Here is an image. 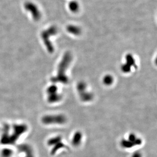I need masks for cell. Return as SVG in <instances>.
I'll list each match as a JSON object with an SVG mask.
<instances>
[{
    "label": "cell",
    "mask_w": 157,
    "mask_h": 157,
    "mask_svg": "<svg viewBox=\"0 0 157 157\" xmlns=\"http://www.w3.org/2000/svg\"><path fill=\"white\" fill-rule=\"evenodd\" d=\"M140 138L134 134H130L128 135L127 139H123L121 141V146L124 148H130L141 144Z\"/></svg>",
    "instance_id": "cell-1"
},
{
    "label": "cell",
    "mask_w": 157,
    "mask_h": 157,
    "mask_svg": "<svg viewBox=\"0 0 157 157\" xmlns=\"http://www.w3.org/2000/svg\"><path fill=\"white\" fill-rule=\"evenodd\" d=\"M67 121V118L64 114H56L47 117L45 122L47 124H64Z\"/></svg>",
    "instance_id": "cell-2"
},
{
    "label": "cell",
    "mask_w": 157,
    "mask_h": 157,
    "mask_svg": "<svg viewBox=\"0 0 157 157\" xmlns=\"http://www.w3.org/2000/svg\"><path fill=\"white\" fill-rule=\"evenodd\" d=\"M82 139V135L81 132H76L73 136L72 143L74 146H78L80 144Z\"/></svg>",
    "instance_id": "cell-3"
},
{
    "label": "cell",
    "mask_w": 157,
    "mask_h": 157,
    "mask_svg": "<svg viewBox=\"0 0 157 157\" xmlns=\"http://www.w3.org/2000/svg\"><path fill=\"white\" fill-rule=\"evenodd\" d=\"M104 83L106 85H110L112 83V79L110 77H105L104 79Z\"/></svg>",
    "instance_id": "cell-4"
},
{
    "label": "cell",
    "mask_w": 157,
    "mask_h": 157,
    "mask_svg": "<svg viewBox=\"0 0 157 157\" xmlns=\"http://www.w3.org/2000/svg\"><path fill=\"white\" fill-rule=\"evenodd\" d=\"M131 157H142V154L140 151H135L132 155Z\"/></svg>",
    "instance_id": "cell-5"
}]
</instances>
